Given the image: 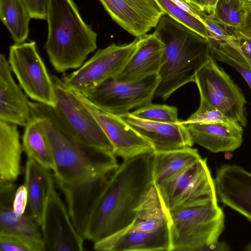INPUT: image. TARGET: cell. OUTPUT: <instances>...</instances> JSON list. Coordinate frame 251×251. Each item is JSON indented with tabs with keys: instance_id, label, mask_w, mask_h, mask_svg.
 Wrapping results in <instances>:
<instances>
[{
	"instance_id": "obj_1",
	"label": "cell",
	"mask_w": 251,
	"mask_h": 251,
	"mask_svg": "<svg viewBox=\"0 0 251 251\" xmlns=\"http://www.w3.org/2000/svg\"><path fill=\"white\" fill-rule=\"evenodd\" d=\"M153 153L123 159L109 176L83 234L95 243L125 228L134 219L154 185Z\"/></svg>"
},
{
	"instance_id": "obj_2",
	"label": "cell",
	"mask_w": 251,
	"mask_h": 251,
	"mask_svg": "<svg viewBox=\"0 0 251 251\" xmlns=\"http://www.w3.org/2000/svg\"><path fill=\"white\" fill-rule=\"evenodd\" d=\"M31 116L41 125L54 160L55 181L72 183L109 174L119 166L109 151L79 143L58 118L53 108L29 101Z\"/></svg>"
},
{
	"instance_id": "obj_3",
	"label": "cell",
	"mask_w": 251,
	"mask_h": 251,
	"mask_svg": "<svg viewBox=\"0 0 251 251\" xmlns=\"http://www.w3.org/2000/svg\"><path fill=\"white\" fill-rule=\"evenodd\" d=\"M154 33L164 46L154 97L166 100L182 86L195 82L199 71L210 57L207 40L164 14Z\"/></svg>"
},
{
	"instance_id": "obj_4",
	"label": "cell",
	"mask_w": 251,
	"mask_h": 251,
	"mask_svg": "<svg viewBox=\"0 0 251 251\" xmlns=\"http://www.w3.org/2000/svg\"><path fill=\"white\" fill-rule=\"evenodd\" d=\"M48 35L45 48L58 73L77 69L97 48V34L81 18L73 0H47Z\"/></svg>"
},
{
	"instance_id": "obj_5",
	"label": "cell",
	"mask_w": 251,
	"mask_h": 251,
	"mask_svg": "<svg viewBox=\"0 0 251 251\" xmlns=\"http://www.w3.org/2000/svg\"><path fill=\"white\" fill-rule=\"evenodd\" d=\"M99 251H171L169 218L153 185L127 226L95 243Z\"/></svg>"
},
{
	"instance_id": "obj_6",
	"label": "cell",
	"mask_w": 251,
	"mask_h": 251,
	"mask_svg": "<svg viewBox=\"0 0 251 251\" xmlns=\"http://www.w3.org/2000/svg\"><path fill=\"white\" fill-rule=\"evenodd\" d=\"M167 213L171 251H203L224 229L225 214L216 202L186 204Z\"/></svg>"
},
{
	"instance_id": "obj_7",
	"label": "cell",
	"mask_w": 251,
	"mask_h": 251,
	"mask_svg": "<svg viewBox=\"0 0 251 251\" xmlns=\"http://www.w3.org/2000/svg\"><path fill=\"white\" fill-rule=\"evenodd\" d=\"M155 187L166 212L191 203H218L206 158H201Z\"/></svg>"
},
{
	"instance_id": "obj_8",
	"label": "cell",
	"mask_w": 251,
	"mask_h": 251,
	"mask_svg": "<svg viewBox=\"0 0 251 251\" xmlns=\"http://www.w3.org/2000/svg\"><path fill=\"white\" fill-rule=\"evenodd\" d=\"M56 104L54 112L72 136L79 143L113 153L110 141L95 118L62 79L51 75Z\"/></svg>"
},
{
	"instance_id": "obj_9",
	"label": "cell",
	"mask_w": 251,
	"mask_h": 251,
	"mask_svg": "<svg viewBox=\"0 0 251 251\" xmlns=\"http://www.w3.org/2000/svg\"><path fill=\"white\" fill-rule=\"evenodd\" d=\"M195 82L199 91L200 102L217 109L229 119L243 127L246 126L247 101L244 95L211 56L197 73Z\"/></svg>"
},
{
	"instance_id": "obj_10",
	"label": "cell",
	"mask_w": 251,
	"mask_h": 251,
	"mask_svg": "<svg viewBox=\"0 0 251 251\" xmlns=\"http://www.w3.org/2000/svg\"><path fill=\"white\" fill-rule=\"evenodd\" d=\"M139 40L136 37L129 44L113 43L98 50L79 68L65 74L63 81L70 89L84 94L104 81L115 78L136 50Z\"/></svg>"
},
{
	"instance_id": "obj_11",
	"label": "cell",
	"mask_w": 251,
	"mask_h": 251,
	"mask_svg": "<svg viewBox=\"0 0 251 251\" xmlns=\"http://www.w3.org/2000/svg\"><path fill=\"white\" fill-rule=\"evenodd\" d=\"M8 61L19 85L32 100L52 107L56 104L53 83L34 41L10 46Z\"/></svg>"
},
{
	"instance_id": "obj_12",
	"label": "cell",
	"mask_w": 251,
	"mask_h": 251,
	"mask_svg": "<svg viewBox=\"0 0 251 251\" xmlns=\"http://www.w3.org/2000/svg\"><path fill=\"white\" fill-rule=\"evenodd\" d=\"M159 82L158 74L129 82L110 78L81 94L98 109L121 116L151 103Z\"/></svg>"
},
{
	"instance_id": "obj_13",
	"label": "cell",
	"mask_w": 251,
	"mask_h": 251,
	"mask_svg": "<svg viewBox=\"0 0 251 251\" xmlns=\"http://www.w3.org/2000/svg\"><path fill=\"white\" fill-rule=\"evenodd\" d=\"M45 251H84V239L75 228L55 188L48 201L41 226Z\"/></svg>"
},
{
	"instance_id": "obj_14",
	"label": "cell",
	"mask_w": 251,
	"mask_h": 251,
	"mask_svg": "<svg viewBox=\"0 0 251 251\" xmlns=\"http://www.w3.org/2000/svg\"><path fill=\"white\" fill-rule=\"evenodd\" d=\"M73 91L102 129L115 156L125 159L154 152L151 145L120 116L98 109L84 96Z\"/></svg>"
},
{
	"instance_id": "obj_15",
	"label": "cell",
	"mask_w": 251,
	"mask_h": 251,
	"mask_svg": "<svg viewBox=\"0 0 251 251\" xmlns=\"http://www.w3.org/2000/svg\"><path fill=\"white\" fill-rule=\"evenodd\" d=\"M112 20L139 37L158 24L164 14L156 0H99Z\"/></svg>"
},
{
	"instance_id": "obj_16",
	"label": "cell",
	"mask_w": 251,
	"mask_h": 251,
	"mask_svg": "<svg viewBox=\"0 0 251 251\" xmlns=\"http://www.w3.org/2000/svg\"><path fill=\"white\" fill-rule=\"evenodd\" d=\"M112 173L72 183L55 181L64 196L73 223L83 237L92 214Z\"/></svg>"
},
{
	"instance_id": "obj_17",
	"label": "cell",
	"mask_w": 251,
	"mask_h": 251,
	"mask_svg": "<svg viewBox=\"0 0 251 251\" xmlns=\"http://www.w3.org/2000/svg\"><path fill=\"white\" fill-rule=\"evenodd\" d=\"M214 180L218 201L251 222V173L237 165L224 164Z\"/></svg>"
},
{
	"instance_id": "obj_18",
	"label": "cell",
	"mask_w": 251,
	"mask_h": 251,
	"mask_svg": "<svg viewBox=\"0 0 251 251\" xmlns=\"http://www.w3.org/2000/svg\"><path fill=\"white\" fill-rule=\"evenodd\" d=\"M145 138L154 152L165 151L192 147L194 144L186 126L141 119L130 112L120 116Z\"/></svg>"
},
{
	"instance_id": "obj_19",
	"label": "cell",
	"mask_w": 251,
	"mask_h": 251,
	"mask_svg": "<svg viewBox=\"0 0 251 251\" xmlns=\"http://www.w3.org/2000/svg\"><path fill=\"white\" fill-rule=\"evenodd\" d=\"M138 46L121 73L114 78L123 82L139 81L158 74L164 50L163 43L153 32L139 37Z\"/></svg>"
},
{
	"instance_id": "obj_20",
	"label": "cell",
	"mask_w": 251,
	"mask_h": 251,
	"mask_svg": "<svg viewBox=\"0 0 251 251\" xmlns=\"http://www.w3.org/2000/svg\"><path fill=\"white\" fill-rule=\"evenodd\" d=\"M14 80L8 60L0 55V120L25 126L31 117L29 100Z\"/></svg>"
},
{
	"instance_id": "obj_21",
	"label": "cell",
	"mask_w": 251,
	"mask_h": 251,
	"mask_svg": "<svg viewBox=\"0 0 251 251\" xmlns=\"http://www.w3.org/2000/svg\"><path fill=\"white\" fill-rule=\"evenodd\" d=\"M185 125L194 144L213 153L233 151L243 143V126L236 122Z\"/></svg>"
},
{
	"instance_id": "obj_22",
	"label": "cell",
	"mask_w": 251,
	"mask_h": 251,
	"mask_svg": "<svg viewBox=\"0 0 251 251\" xmlns=\"http://www.w3.org/2000/svg\"><path fill=\"white\" fill-rule=\"evenodd\" d=\"M53 172L31 159H27L25 169V181L28 193L29 213L41 226L46 207L55 189Z\"/></svg>"
},
{
	"instance_id": "obj_23",
	"label": "cell",
	"mask_w": 251,
	"mask_h": 251,
	"mask_svg": "<svg viewBox=\"0 0 251 251\" xmlns=\"http://www.w3.org/2000/svg\"><path fill=\"white\" fill-rule=\"evenodd\" d=\"M23 151L17 125L0 120V182H15Z\"/></svg>"
},
{
	"instance_id": "obj_24",
	"label": "cell",
	"mask_w": 251,
	"mask_h": 251,
	"mask_svg": "<svg viewBox=\"0 0 251 251\" xmlns=\"http://www.w3.org/2000/svg\"><path fill=\"white\" fill-rule=\"evenodd\" d=\"M0 235L20 238L34 251H45L41 226L30 213L18 216L11 206L0 207Z\"/></svg>"
},
{
	"instance_id": "obj_25",
	"label": "cell",
	"mask_w": 251,
	"mask_h": 251,
	"mask_svg": "<svg viewBox=\"0 0 251 251\" xmlns=\"http://www.w3.org/2000/svg\"><path fill=\"white\" fill-rule=\"evenodd\" d=\"M201 158L198 150L191 147L160 152H153L152 177L154 186Z\"/></svg>"
},
{
	"instance_id": "obj_26",
	"label": "cell",
	"mask_w": 251,
	"mask_h": 251,
	"mask_svg": "<svg viewBox=\"0 0 251 251\" xmlns=\"http://www.w3.org/2000/svg\"><path fill=\"white\" fill-rule=\"evenodd\" d=\"M24 127L22 144L27 158L53 171L54 164L51 147L40 123L31 116Z\"/></svg>"
},
{
	"instance_id": "obj_27",
	"label": "cell",
	"mask_w": 251,
	"mask_h": 251,
	"mask_svg": "<svg viewBox=\"0 0 251 251\" xmlns=\"http://www.w3.org/2000/svg\"><path fill=\"white\" fill-rule=\"evenodd\" d=\"M0 18L15 43L25 42L31 17L22 0H0Z\"/></svg>"
},
{
	"instance_id": "obj_28",
	"label": "cell",
	"mask_w": 251,
	"mask_h": 251,
	"mask_svg": "<svg viewBox=\"0 0 251 251\" xmlns=\"http://www.w3.org/2000/svg\"><path fill=\"white\" fill-rule=\"evenodd\" d=\"M210 55L216 60L227 64L244 78L251 90V61L227 43L212 37L207 39Z\"/></svg>"
},
{
	"instance_id": "obj_29",
	"label": "cell",
	"mask_w": 251,
	"mask_h": 251,
	"mask_svg": "<svg viewBox=\"0 0 251 251\" xmlns=\"http://www.w3.org/2000/svg\"><path fill=\"white\" fill-rule=\"evenodd\" d=\"M164 14L206 39L207 28L203 21L190 8L177 4L174 0H156Z\"/></svg>"
},
{
	"instance_id": "obj_30",
	"label": "cell",
	"mask_w": 251,
	"mask_h": 251,
	"mask_svg": "<svg viewBox=\"0 0 251 251\" xmlns=\"http://www.w3.org/2000/svg\"><path fill=\"white\" fill-rule=\"evenodd\" d=\"M246 13L244 0H218L212 17L220 23L238 30Z\"/></svg>"
},
{
	"instance_id": "obj_31",
	"label": "cell",
	"mask_w": 251,
	"mask_h": 251,
	"mask_svg": "<svg viewBox=\"0 0 251 251\" xmlns=\"http://www.w3.org/2000/svg\"><path fill=\"white\" fill-rule=\"evenodd\" d=\"M130 113L137 118L148 121L170 123L179 122L177 108L165 104L150 103Z\"/></svg>"
},
{
	"instance_id": "obj_32",
	"label": "cell",
	"mask_w": 251,
	"mask_h": 251,
	"mask_svg": "<svg viewBox=\"0 0 251 251\" xmlns=\"http://www.w3.org/2000/svg\"><path fill=\"white\" fill-rule=\"evenodd\" d=\"M184 124H207L233 122L217 109L204 102H200L198 109L186 120L182 121Z\"/></svg>"
},
{
	"instance_id": "obj_33",
	"label": "cell",
	"mask_w": 251,
	"mask_h": 251,
	"mask_svg": "<svg viewBox=\"0 0 251 251\" xmlns=\"http://www.w3.org/2000/svg\"><path fill=\"white\" fill-rule=\"evenodd\" d=\"M0 251H34L25 241L13 236L0 235Z\"/></svg>"
},
{
	"instance_id": "obj_34",
	"label": "cell",
	"mask_w": 251,
	"mask_h": 251,
	"mask_svg": "<svg viewBox=\"0 0 251 251\" xmlns=\"http://www.w3.org/2000/svg\"><path fill=\"white\" fill-rule=\"evenodd\" d=\"M28 202L27 190L25 185L23 184L18 187L16 191L12 204L13 212L18 216L24 214Z\"/></svg>"
},
{
	"instance_id": "obj_35",
	"label": "cell",
	"mask_w": 251,
	"mask_h": 251,
	"mask_svg": "<svg viewBox=\"0 0 251 251\" xmlns=\"http://www.w3.org/2000/svg\"><path fill=\"white\" fill-rule=\"evenodd\" d=\"M31 18L46 20L47 0H22Z\"/></svg>"
},
{
	"instance_id": "obj_36",
	"label": "cell",
	"mask_w": 251,
	"mask_h": 251,
	"mask_svg": "<svg viewBox=\"0 0 251 251\" xmlns=\"http://www.w3.org/2000/svg\"><path fill=\"white\" fill-rule=\"evenodd\" d=\"M15 182H0V207L11 206L17 190Z\"/></svg>"
},
{
	"instance_id": "obj_37",
	"label": "cell",
	"mask_w": 251,
	"mask_h": 251,
	"mask_svg": "<svg viewBox=\"0 0 251 251\" xmlns=\"http://www.w3.org/2000/svg\"><path fill=\"white\" fill-rule=\"evenodd\" d=\"M239 51L246 58L251 61V38L245 37L237 30Z\"/></svg>"
},
{
	"instance_id": "obj_38",
	"label": "cell",
	"mask_w": 251,
	"mask_h": 251,
	"mask_svg": "<svg viewBox=\"0 0 251 251\" xmlns=\"http://www.w3.org/2000/svg\"><path fill=\"white\" fill-rule=\"evenodd\" d=\"M246 15L240 28L238 30L245 37L251 38V4L245 1Z\"/></svg>"
},
{
	"instance_id": "obj_39",
	"label": "cell",
	"mask_w": 251,
	"mask_h": 251,
	"mask_svg": "<svg viewBox=\"0 0 251 251\" xmlns=\"http://www.w3.org/2000/svg\"><path fill=\"white\" fill-rule=\"evenodd\" d=\"M174 0L179 5H184L189 7L194 13H195L199 17L201 13L205 12L203 7L202 0Z\"/></svg>"
},
{
	"instance_id": "obj_40",
	"label": "cell",
	"mask_w": 251,
	"mask_h": 251,
	"mask_svg": "<svg viewBox=\"0 0 251 251\" xmlns=\"http://www.w3.org/2000/svg\"><path fill=\"white\" fill-rule=\"evenodd\" d=\"M231 249L229 245L225 241H217L207 246L204 251H229Z\"/></svg>"
},
{
	"instance_id": "obj_41",
	"label": "cell",
	"mask_w": 251,
	"mask_h": 251,
	"mask_svg": "<svg viewBox=\"0 0 251 251\" xmlns=\"http://www.w3.org/2000/svg\"><path fill=\"white\" fill-rule=\"evenodd\" d=\"M218 0H202V5L205 13L211 16H213L215 7Z\"/></svg>"
},
{
	"instance_id": "obj_42",
	"label": "cell",
	"mask_w": 251,
	"mask_h": 251,
	"mask_svg": "<svg viewBox=\"0 0 251 251\" xmlns=\"http://www.w3.org/2000/svg\"><path fill=\"white\" fill-rule=\"evenodd\" d=\"M244 251H251V242L247 244L244 248Z\"/></svg>"
},
{
	"instance_id": "obj_43",
	"label": "cell",
	"mask_w": 251,
	"mask_h": 251,
	"mask_svg": "<svg viewBox=\"0 0 251 251\" xmlns=\"http://www.w3.org/2000/svg\"><path fill=\"white\" fill-rule=\"evenodd\" d=\"M245 1H246L248 3L251 4V0H244Z\"/></svg>"
}]
</instances>
